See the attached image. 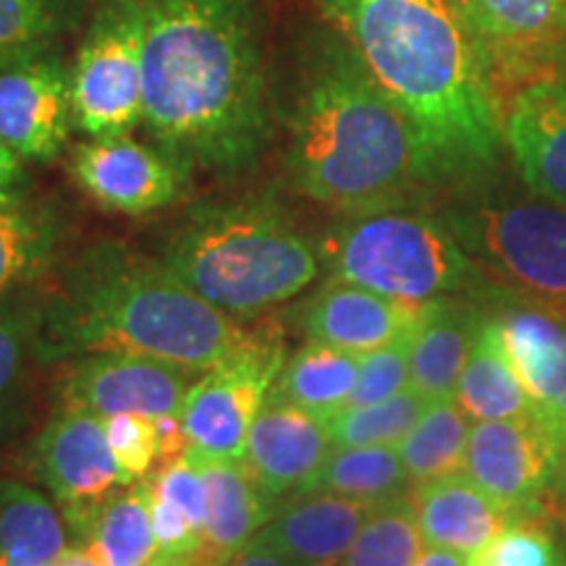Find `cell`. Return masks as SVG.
Segmentation results:
<instances>
[{
	"label": "cell",
	"mask_w": 566,
	"mask_h": 566,
	"mask_svg": "<svg viewBox=\"0 0 566 566\" xmlns=\"http://www.w3.org/2000/svg\"><path fill=\"white\" fill-rule=\"evenodd\" d=\"M142 124L184 171L242 174L271 139L254 0H139Z\"/></svg>",
	"instance_id": "1"
},
{
	"label": "cell",
	"mask_w": 566,
	"mask_h": 566,
	"mask_svg": "<svg viewBox=\"0 0 566 566\" xmlns=\"http://www.w3.org/2000/svg\"><path fill=\"white\" fill-rule=\"evenodd\" d=\"M407 118L428 184L499 160L504 113L451 0H315Z\"/></svg>",
	"instance_id": "2"
},
{
	"label": "cell",
	"mask_w": 566,
	"mask_h": 566,
	"mask_svg": "<svg viewBox=\"0 0 566 566\" xmlns=\"http://www.w3.org/2000/svg\"><path fill=\"white\" fill-rule=\"evenodd\" d=\"M286 171L300 195L346 216L399 208L428 184L407 118L334 27L307 40Z\"/></svg>",
	"instance_id": "3"
},
{
	"label": "cell",
	"mask_w": 566,
	"mask_h": 566,
	"mask_svg": "<svg viewBox=\"0 0 566 566\" xmlns=\"http://www.w3.org/2000/svg\"><path fill=\"white\" fill-rule=\"evenodd\" d=\"M252 338L163 263L124 244H92L40 304L38 363L142 354L205 373Z\"/></svg>",
	"instance_id": "4"
},
{
	"label": "cell",
	"mask_w": 566,
	"mask_h": 566,
	"mask_svg": "<svg viewBox=\"0 0 566 566\" xmlns=\"http://www.w3.org/2000/svg\"><path fill=\"white\" fill-rule=\"evenodd\" d=\"M160 263L221 313L254 317L304 292L321 252L279 205L244 200L192 212Z\"/></svg>",
	"instance_id": "5"
},
{
	"label": "cell",
	"mask_w": 566,
	"mask_h": 566,
	"mask_svg": "<svg viewBox=\"0 0 566 566\" xmlns=\"http://www.w3.org/2000/svg\"><path fill=\"white\" fill-rule=\"evenodd\" d=\"M321 258L334 281L415 304L449 300L483 283V271L443 218L405 205L349 216L328 233Z\"/></svg>",
	"instance_id": "6"
},
{
	"label": "cell",
	"mask_w": 566,
	"mask_h": 566,
	"mask_svg": "<svg viewBox=\"0 0 566 566\" xmlns=\"http://www.w3.org/2000/svg\"><path fill=\"white\" fill-rule=\"evenodd\" d=\"M457 242L504 286L566 315V210L543 202H483L446 212Z\"/></svg>",
	"instance_id": "7"
},
{
	"label": "cell",
	"mask_w": 566,
	"mask_h": 566,
	"mask_svg": "<svg viewBox=\"0 0 566 566\" xmlns=\"http://www.w3.org/2000/svg\"><path fill=\"white\" fill-rule=\"evenodd\" d=\"M501 113L535 87L566 84V0H451Z\"/></svg>",
	"instance_id": "8"
},
{
	"label": "cell",
	"mask_w": 566,
	"mask_h": 566,
	"mask_svg": "<svg viewBox=\"0 0 566 566\" xmlns=\"http://www.w3.org/2000/svg\"><path fill=\"white\" fill-rule=\"evenodd\" d=\"M74 126L87 137L129 134L142 124L139 0H97L71 66Z\"/></svg>",
	"instance_id": "9"
},
{
	"label": "cell",
	"mask_w": 566,
	"mask_h": 566,
	"mask_svg": "<svg viewBox=\"0 0 566 566\" xmlns=\"http://www.w3.org/2000/svg\"><path fill=\"white\" fill-rule=\"evenodd\" d=\"M286 363L279 334H252L250 342L212 365L187 391L181 407L189 454L244 462L250 428Z\"/></svg>",
	"instance_id": "10"
},
{
	"label": "cell",
	"mask_w": 566,
	"mask_h": 566,
	"mask_svg": "<svg viewBox=\"0 0 566 566\" xmlns=\"http://www.w3.org/2000/svg\"><path fill=\"white\" fill-rule=\"evenodd\" d=\"M74 126L71 66L55 42L0 55V139L27 163H51Z\"/></svg>",
	"instance_id": "11"
},
{
	"label": "cell",
	"mask_w": 566,
	"mask_h": 566,
	"mask_svg": "<svg viewBox=\"0 0 566 566\" xmlns=\"http://www.w3.org/2000/svg\"><path fill=\"white\" fill-rule=\"evenodd\" d=\"M34 472L82 537H90L105 501L132 485L108 446L105 417L84 409L63 407L48 422L34 443Z\"/></svg>",
	"instance_id": "12"
},
{
	"label": "cell",
	"mask_w": 566,
	"mask_h": 566,
	"mask_svg": "<svg viewBox=\"0 0 566 566\" xmlns=\"http://www.w3.org/2000/svg\"><path fill=\"white\" fill-rule=\"evenodd\" d=\"M462 472L509 512L530 514L556 485L558 443L537 417L472 422Z\"/></svg>",
	"instance_id": "13"
},
{
	"label": "cell",
	"mask_w": 566,
	"mask_h": 566,
	"mask_svg": "<svg viewBox=\"0 0 566 566\" xmlns=\"http://www.w3.org/2000/svg\"><path fill=\"white\" fill-rule=\"evenodd\" d=\"M187 367L142 354H84L63 378V407L97 417L181 415L189 386Z\"/></svg>",
	"instance_id": "14"
},
{
	"label": "cell",
	"mask_w": 566,
	"mask_h": 566,
	"mask_svg": "<svg viewBox=\"0 0 566 566\" xmlns=\"http://www.w3.org/2000/svg\"><path fill=\"white\" fill-rule=\"evenodd\" d=\"M69 168L92 200L126 216L160 210L181 195L184 168L179 163L129 134L90 137L71 153Z\"/></svg>",
	"instance_id": "15"
},
{
	"label": "cell",
	"mask_w": 566,
	"mask_h": 566,
	"mask_svg": "<svg viewBox=\"0 0 566 566\" xmlns=\"http://www.w3.org/2000/svg\"><path fill=\"white\" fill-rule=\"evenodd\" d=\"M331 451L334 438L325 417L268 394L247 438L244 464L271 499H281L296 495Z\"/></svg>",
	"instance_id": "16"
},
{
	"label": "cell",
	"mask_w": 566,
	"mask_h": 566,
	"mask_svg": "<svg viewBox=\"0 0 566 566\" xmlns=\"http://www.w3.org/2000/svg\"><path fill=\"white\" fill-rule=\"evenodd\" d=\"M422 307L424 304L391 300L357 283L331 279L304 304L300 325L310 342L365 354L412 334Z\"/></svg>",
	"instance_id": "17"
},
{
	"label": "cell",
	"mask_w": 566,
	"mask_h": 566,
	"mask_svg": "<svg viewBox=\"0 0 566 566\" xmlns=\"http://www.w3.org/2000/svg\"><path fill=\"white\" fill-rule=\"evenodd\" d=\"M493 321L537 420L562 446L566 438V323L548 310L533 307L506 310Z\"/></svg>",
	"instance_id": "18"
},
{
	"label": "cell",
	"mask_w": 566,
	"mask_h": 566,
	"mask_svg": "<svg viewBox=\"0 0 566 566\" xmlns=\"http://www.w3.org/2000/svg\"><path fill=\"white\" fill-rule=\"evenodd\" d=\"M504 139L530 189L566 210V84L514 97L504 108Z\"/></svg>",
	"instance_id": "19"
},
{
	"label": "cell",
	"mask_w": 566,
	"mask_h": 566,
	"mask_svg": "<svg viewBox=\"0 0 566 566\" xmlns=\"http://www.w3.org/2000/svg\"><path fill=\"white\" fill-rule=\"evenodd\" d=\"M375 506L328 493L296 495L254 537L296 566H338Z\"/></svg>",
	"instance_id": "20"
},
{
	"label": "cell",
	"mask_w": 566,
	"mask_h": 566,
	"mask_svg": "<svg viewBox=\"0 0 566 566\" xmlns=\"http://www.w3.org/2000/svg\"><path fill=\"white\" fill-rule=\"evenodd\" d=\"M412 504L428 548L472 556L520 514L491 499L467 472L417 483Z\"/></svg>",
	"instance_id": "21"
},
{
	"label": "cell",
	"mask_w": 566,
	"mask_h": 566,
	"mask_svg": "<svg viewBox=\"0 0 566 566\" xmlns=\"http://www.w3.org/2000/svg\"><path fill=\"white\" fill-rule=\"evenodd\" d=\"M208 491V525L195 566H226L275 514L271 499L244 462L187 454Z\"/></svg>",
	"instance_id": "22"
},
{
	"label": "cell",
	"mask_w": 566,
	"mask_h": 566,
	"mask_svg": "<svg viewBox=\"0 0 566 566\" xmlns=\"http://www.w3.org/2000/svg\"><path fill=\"white\" fill-rule=\"evenodd\" d=\"M475 310L454 300L424 302L409 349V386L428 401L457 396L459 378L480 331Z\"/></svg>",
	"instance_id": "23"
},
{
	"label": "cell",
	"mask_w": 566,
	"mask_h": 566,
	"mask_svg": "<svg viewBox=\"0 0 566 566\" xmlns=\"http://www.w3.org/2000/svg\"><path fill=\"white\" fill-rule=\"evenodd\" d=\"M457 401L472 422L537 417L533 401L501 344L495 321H483L459 378Z\"/></svg>",
	"instance_id": "24"
},
{
	"label": "cell",
	"mask_w": 566,
	"mask_h": 566,
	"mask_svg": "<svg viewBox=\"0 0 566 566\" xmlns=\"http://www.w3.org/2000/svg\"><path fill=\"white\" fill-rule=\"evenodd\" d=\"M63 244V223L51 205L0 208V300L24 292L51 271Z\"/></svg>",
	"instance_id": "25"
},
{
	"label": "cell",
	"mask_w": 566,
	"mask_h": 566,
	"mask_svg": "<svg viewBox=\"0 0 566 566\" xmlns=\"http://www.w3.org/2000/svg\"><path fill=\"white\" fill-rule=\"evenodd\" d=\"M357 373L359 354L307 342L283 363L271 394L331 420L344 407H349Z\"/></svg>",
	"instance_id": "26"
},
{
	"label": "cell",
	"mask_w": 566,
	"mask_h": 566,
	"mask_svg": "<svg viewBox=\"0 0 566 566\" xmlns=\"http://www.w3.org/2000/svg\"><path fill=\"white\" fill-rule=\"evenodd\" d=\"M66 533L51 501L34 488L0 480V566H53Z\"/></svg>",
	"instance_id": "27"
},
{
	"label": "cell",
	"mask_w": 566,
	"mask_h": 566,
	"mask_svg": "<svg viewBox=\"0 0 566 566\" xmlns=\"http://www.w3.org/2000/svg\"><path fill=\"white\" fill-rule=\"evenodd\" d=\"M409 483L412 480L396 446H352V449L331 451L321 470L296 491V495L328 493L384 504L405 493Z\"/></svg>",
	"instance_id": "28"
},
{
	"label": "cell",
	"mask_w": 566,
	"mask_h": 566,
	"mask_svg": "<svg viewBox=\"0 0 566 566\" xmlns=\"http://www.w3.org/2000/svg\"><path fill=\"white\" fill-rule=\"evenodd\" d=\"M470 430L472 420L457 396L430 401L415 428L396 443L409 480L424 483V480L462 472Z\"/></svg>",
	"instance_id": "29"
},
{
	"label": "cell",
	"mask_w": 566,
	"mask_h": 566,
	"mask_svg": "<svg viewBox=\"0 0 566 566\" xmlns=\"http://www.w3.org/2000/svg\"><path fill=\"white\" fill-rule=\"evenodd\" d=\"M87 551L103 566H142L158 554L153 533V485L113 493L97 514Z\"/></svg>",
	"instance_id": "30"
},
{
	"label": "cell",
	"mask_w": 566,
	"mask_h": 566,
	"mask_svg": "<svg viewBox=\"0 0 566 566\" xmlns=\"http://www.w3.org/2000/svg\"><path fill=\"white\" fill-rule=\"evenodd\" d=\"M40 304L24 292L0 300V443L13 436L24 415L27 370L38 359Z\"/></svg>",
	"instance_id": "31"
},
{
	"label": "cell",
	"mask_w": 566,
	"mask_h": 566,
	"mask_svg": "<svg viewBox=\"0 0 566 566\" xmlns=\"http://www.w3.org/2000/svg\"><path fill=\"white\" fill-rule=\"evenodd\" d=\"M424 548L412 495H396L373 509L338 566H415Z\"/></svg>",
	"instance_id": "32"
},
{
	"label": "cell",
	"mask_w": 566,
	"mask_h": 566,
	"mask_svg": "<svg viewBox=\"0 0 566 566\" xmlns=\"http://www.w3.org/2000/svg\"><path fill=\"white\" fill-rule=\"evenodd\" d=\"M430 401L412 386L391 399L365 407H344L331 417V438L334 449L352 446H396L415 422L420 420Z\"/></svg>",
	"instance_id": "33"
},
{
	"label": "cell",
	"mask_w": 566,
	"mask_h": 566,
	"mask_svg": "<svg viewBox=\"0 0 566 566\" xmlns=\"http://www.w3.org/2000/svg\"><path fill=\"white\" fill-rule=\"evenodd\" d=\"M82 17L84 0H0V55L59 42Z\"/></svg>",
	"instance_id": "34"
},
{
	"label": "cell",
	"mask_w": 566,
	"mask_h": 566,
	"mask_svg": "<svg viewBox=\"0 0 566 566\" xmlns=\"http://www.w3.org/2000/svg\"><path fill=\"white\" fill-rule=\"evenodd\" d=\"M470 566H566V554L554 530L522 514L472 554Z\"/></svg>",
	"instance_id": "35"
},
{
	"label": "cell",
	"mask_w": 566,
	"mask_h": 566,
	"mask_svg": "<svg viewBox=\"0 0 566 566\" xmlns=\"http://www.w3.org/2000/svg\"><path fill=\"white\" fill-rule=\"evenodd\" d=\"M409 349H412V334L396 338L380 349L359 354V373L349 407L378 405L409 388Z\"/></svg>",
	"instance_id": "36"
},
{
	"label": "cell",
	"mask_w": 566,
	"mask_h": 566,
	"mask_svg": "<svg viewBox=\"0 0 566 566\" xmlns=\"http://www.w3.org/2000/svg\"><path fill=\"white\" fill-rule=\"evenodd\" d=\"M105 436H108V446L118 467H122L132 483L150 472V467L155 464L150 417L132 412L105 417Z\"/></svg>",
	"instance_id": "37"
},
{
	"label": "cell",
	"mask_w": 566,
	"mask_h": 566,
	"mask_svg": "<svg viewBox=\"0 0 566 566\" xmlns=\"http://www.w3.org/2000/svg\"><path fill=\"white\" fill-rule=\"evenodd\" d=\"M150 485L155 495L171 501L192 522L197 533L205 537V525H208V491H205L202 475L192 459L184 457L171 467H163Z\"/></svg>",
	"instance_id": "38"
},
{
	"label": "cell",
	"mask_w": 566,
	"mask_h": 566,
	"mask_svg": "<svg viewBox=\"0 0 566 566\" xmlns=\"http://www.w3.org/2000/svg\"><path fill=\"white\" fill-rule=\"evenodd\" d=\"M153 533L158 551L181 562H197L202 551V535L171 501L153 493Z\"/></svg>",
	"instance_id": "39"
},
{
	"label": "cell",
	"mask_w": 566,
	"mask_h": 566,
	"mask_svg": "<svg viewBox=\"0 0 566 566\" xmlns=\"http://www.w3.org/2000/svg\"><path fill=\"white\" fill-rule=\"evenodd\" d=\"M153 422V443H155V464L158 470L171 467L189 454L192 443H189V433L184 428L181 415H158L150 417Z\"/></svg>",
	"instance_id": "40"
},
{
	"label": "cell",
	"mask_w": 566,
	"mask_h": 566,
	"mask_svg": "<svg viewBox=\"0 0 566 566\" xmlns=\"http://www.w3.org/2000/svg\"><path fill=\"white\" fill-rule=\"evenodd\" d=\"M27 200H30L27 160L0 139V208H6V205H21Z\"/></svg>",
	"instance_id": "41"
},
{
	"label": "cell",
	"mask_w": 566,
	"mask_h": 566,
	"mask_svg": "<svg viewBox=\"0 0 566 566\" xmlns=\"http://www.w3.org/2000/svg\"><path fill=\"white\" fill-rule=\"evenodd\" d=\"M226 566H296L292 558L281 556L279 551H273L265 543H260L258 537H252L242 551H237Z\"/></svg>",
	"instance_id": "42"
},
{
	"label": "cell",
	"mask_w": 566,
	"mask_h": 566,
	"mask_svg": "<svg viewBox=\"0 0 566 566\" xmlns=\"http://www.w3.org/2000/svg\"><path fill=\"white\" fill-rule=\"evenodd\" d=\"M415 566H470V556L446 548H424Z\"/></svg>",
	"instance_id": "43"
},
{
	"label": "cell",
	"mask_w": 566,
	"mask_h": 566,
	"mask_svg": "<svg viewBox=\"0 0 566 566\" xmlns=\"http://www.w3.org/2000/svg\"><path fill=\"white\" fill-rule=\"evenodd\" d=\"M556 488H562V493L566 495V438L558 446V472H556Z\"/></svg>",
	"instance_id": "44"
},
{
	"label": "cell",
	"mask_w": 566,
	"mask_h": 566,
	"mask_svg": "<svg viewBox=\"0 0 566 566\" xmlns=\"http://www.w3.org/2000/svg\"><path fill=\"white\" fill-rule=\"evenodd\" d=\"M142 566H195L192 562H181V558H174V556H166V554H155L150 562H145Z\"/></svg>",
	"instance_id": "45"
}]
</instances>
